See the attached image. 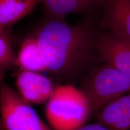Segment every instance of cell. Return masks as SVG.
I'll return each instance as SVG.
<instances>
[{
  "mask_svg": "<svg viewBox=\"0 0 130 130\" xmlns=\"http://www.w3.org/2000/svg\"><path fill=\"white\" fill-rule=\"evenodd\" d=\"M16 61L12 45L6 31H0V84L6 71Z\"/></svg>",
  "mask_w": 130,
  "mask_h": 130,
  "instance_id": "cell-12",
  "label": "cell"
},
{
  "mask_svg": "<svg viewBox=\"0 0 130 130\" xmlns=\"http://www.w3.org/2000/svg\"><path fill=\"white\" fill-rule=\"evenodd\" d=\"M101 25L130 42V0H105Z\"/></svg>",
  "mask_w": 130,
  "mask_h": 130,
  "instance_id": "cell-7",
  "label": "cell"
},
{
  "mask_svg": "<svg viewBox=\"0 0 130 130\" xmlns=\"http://www.w3.org/2000/svg\"><path fill=\"white\" fill-rule=\"evenodd\" d=\"M94 49L106 64L116 68L130 79V42L112 32L106 33L96 37Z\"/></svg>",
  "mask_w": 130,
  "mask_h": 130,
  "instance_id": "cell-5",
  "label": "cell"
},
{
  "mask_svg": "<svg viewBox=\"0 0 130 130\" xmlns=\"http://www.w3.org/2000/svg\"><path fill=\"white\" fill-rule=\"evenodd\" d=\"M43 0H0V31L28 14Z\"/></svg>",
  "mask_w": 130,
  "mask_h": 130,
  "instance_id": "cell-11",
  "label": "cell"
},
{
  "mask_svg": "<svg viewBox=\"0 0 130 130\" xmlns=\"http://www.w3.org/2000/svg\"><path fill=\"white\" fill-rule=\"evenodd\" d=\"M45 115L53 130H75L84 125L92 114L83 92L66 84L57 86L47 102Z\"/></svg>",
  "mask_w": 130,
  "mask_h": 130,
  "instance_id": "cell-2",
  "label": "cell"
},
{
  "mask_svg": "<svg viewBox=\"0 0 130 130\" xmlns=\"http://www.w3.org/2000/svg\"><path fill=\"white\" fill-rule=\"evenodd\" d=\"M0 130H5L4 126H3V125L2 121H1V117H0Z\"/></svg>",
  "mask_w": 130,
  "mask_h": 130,
  "instance_id": "cell-14",
  "label": "cell"
},
{
  "mask_svg": "<svg viewBox=\"0 0 130 130\" xmlns=\"http://www.w3.org/2000/svg\"><path fill=\"white\" fill-rule=\"evenodd\" d=\"M75 130H111L101 123L96 122L88 125H84Z\"/></svg>",
  "mask_w": 130,
  "mask_h": 130,
  "instance_id": "cell-13",
  "label": "cell"
},
{
  "mask_svg": "<svg viewBox=\"0 0 130 130\" xmlns=\"http://www.w3.org/2000/svg\"><path fill=\"white\" fill-rule=\"evenodd\" d=\"M81 91L88 100L91 114L130 92V79L111 65L95 69L84 81Z\"/></svg>",
  "mask_w": 130,
  "mask_h": 130,
  "instance_id": "cell-3",
  "label": "cell"
},
{
  "mask_svg": "<svg viewBox=\"0 0 130 130\" xmlns=\"http://www.w3.org/2000/svg\"><path fill=\"white\" fill-rule=\"evenodd\" d=\"M0 117L5 130H53L18 92L3 82L0 84Z\"/></svg>",
  "mask_w": 130,
  "mask_h": 130,
  "instance_id": "cell-4",
  "label": "cell"
},
{
  "mask_svg": "<svg viewBox=\"0 0 130 130\" xmlns=\"http://www.w3.org/2000/svg\"><path fill=\"white\" fill-rule=\"evenodd\" d=\"M97 122L111 130H130V93L110 102L96 115Z\"/></svg>",
  "mask_w": 130,
  "mask_h": 130,
  "instance_id": "cell-8",
  "label": "cell"
},
{
  "mask_svg": "<svg viewBox=\"0 0 130 130\" xmlns=\"http://www.w3.org/2000/svg\"><path fill=\"white\" fill-rule=\"evenodd\" d=\"M16 61L22 71L39 73L47 71L44 54L35 37L24 40Z\"/></svg>",
  "mask_w": 130,
  "mask_h": 130,
  "instance_id": "cell-10",
  "label": "cell"
},
{
  "mask_svg": "<svg viewBox=\"0 0 130 130\" xmlns=\"http://www.w3.org/2000/svg\"><path fill=\"white\" fill-rule=\"evenodd\" d=\"M44 54L47 72L68 75L85 66L94 49L95 35L87 24L69 25L51 19L38 29L34 37Z\"/></svg>",
  "mask_w": 130,
  "mask_h": 130,
  "instance_id": "cell-1",
  "label": "cell"
},
{
  "mask_svg": "<svg viewBox=\"0 0 130 130\" xmlns=\"http://www.w3.org/2000/svg\"><path fill=\"white\" fill-rule=\"evenodd\" d=\"M19 94L27 103L43 104L53 96L56 87L53 81L39 72L22 71L16 77Z\"/></svg>",
  "mask_w": 130,
  "mask_h": 130,
  "instance_id": "cell-6",
  "label": "cell"
},
{
  "mask_svg": "<svg viewBox=\"0 0 130 130\" xmlns=\"http://www.w3.org/2000/svg\"><path fill=\"white\" fill-rule=\"evenodd\" d=\"M105 0H43V7L52 19H61L72 13L90 12L103 6Z\"/></svg>",
  "mask_w": 130,
  "mask_h": 130,
  "instance_id": "cell-9",
  "label": "cell"
}]
</instances>
